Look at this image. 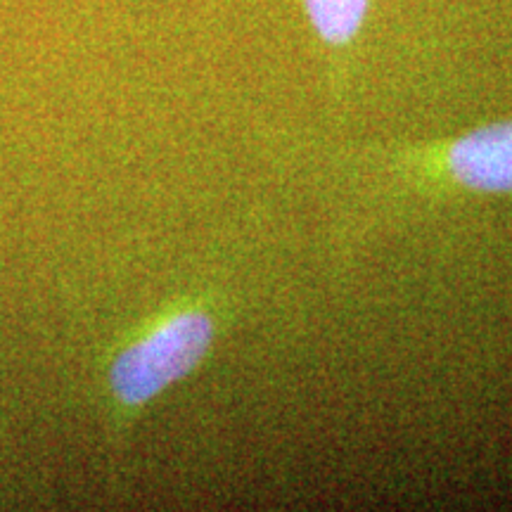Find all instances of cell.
<instances>
[{"instance_id":"cell-1","label":"cell","mask_w":512,"mask_h":512,"mask_svg":"<svg viewBox=\"0 0 512 512\" xmlns=\"http://www.w3.org/2000/svg\"><path fill=\"white\" fill-rule=\"evenodd\" d=\"M216 313L185 299L157 313L114 351L105 387L117 425H128L174 384L195 373L216 342Z\"/></svg>"},{"instance_id":"cell-3","label":"cell","mask_w":512,"mask_h":512,"mask_svg":"<svg viewBox=\"0 0 512 512\" xmlns=\"http://www.w3.org/2000/svg\"><path fill=\"white\" fill-rule=\"evenodd\" d=\"M370 0H304L316 34L330 46H347L363 27Z\"/></svg>"},{"instance_id":"cell-2","label":"cell","mask_w":512,"mask_h":512,"mask_svg":"<svg viewBox=\"0 0 512 512\" xmlns=\"http://www.w3.org/2000/svg\"><path fill=\"white\" fill-rule=\"evenodd\" d=\"M444 178L477 192H512V121L475 128L437 152Z\"/></svg>"}]
</instances>
